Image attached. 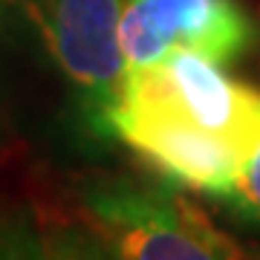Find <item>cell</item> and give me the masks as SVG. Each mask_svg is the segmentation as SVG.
<instances>
[{
    "label": "cell",
    "mask_w": 260,
    "mask_h": 260,
    "mask_svg": "<svg viewBox=\"0 0 260 260\" xmlns=\"http://www.w3.org/2000/svg\"><path fill=\"white\" fill-rule=\"evenodd\" d=\"M84 225L110 257L220 260L240 257L232 237L185 197L162 188L107 185L87 197Z\"/></svg>",
    "instance_id": "7a4b0ae2"
},
{
    "label": "cell",
    "mask_w": 260,
    "mask_h": 260,
    "mask_svg": "<svg viewBox=\"0 0 260 260\" xmlns=\"http://www.w3.org/2000/svg\"><path fill=\"white\" fill-rule=\"evenodd\" d=\"M229 197H232L234 208H237L246 220L260 225V145L254 148V153L243 162V168H240V174H237V179H234V188L229 191Z\"/></svg>",
    "instance_id": "8992f818"
},
{
    "label": "cell",
    "mask_w": 260,
    "mask_h": 260,
    "mask_svg": "<svg viewBox=\"0 0 260 260\" xmlns=\"http://www.w3.org/2000/svg\"><path fill=\"white\" fill-rule=\"evenodd\" d=\"M104 121L168 179L205 194L229 197L249 159L240 145L200 127L177 110L162 93L153 67L124 70L119 93L104 110Z\"/></svg>",
    "instance_id": "6da1fadb"
},
{
    "label": "cell",
    "mask_w": 260,
    "mask_h": 260,
    "mask_svg": "<svg viewBox=\"0 0 260 260\" xmlns=\"http://www.w3.org/2000/svg\"><path fill=\"white\" fill-rule=\"evenodd\" d=\"M23 6L61 73L104 116L124 78V0H23Z\"/></svg>",
    "instance_id": "3957f363"
},
{
    "label": "cell",
    "mask_w": 260,
    "mask_h": 260,
    "mask_svg": "<svg viewBox=\"0 0 260 260\" xmlns=\"http://www.w3.org/2000/svg\"><path fill=\"white\" fill-rule=\"evenodd\" d=\"M150 67L177 110L200 127L232 139L249 156L254 153L260 145V90L232 81L214 58L197 49H174Z\"/></svg>",
    "instance_id": "5b68a950"
},
{
    "label": "cell",
    "mask_w": 260,
    "mask_h": 260,
    "mask_svg": "<svg viewBox=\"0 0 260 260\" xmlns=\"http://www.w3.org/2000/svg\"><path fill=\"white\" fill-rule=\"evenodd\" d=\"M124 70L159 64L174 49H197L229 64L251 44V23L234 0H124Z\"/></svg>",
    "instance_id": "277c9868"
}]
</instances>
